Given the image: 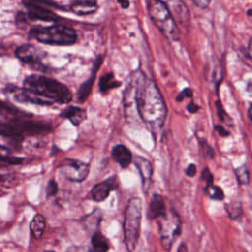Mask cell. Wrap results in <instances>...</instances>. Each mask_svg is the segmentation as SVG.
<instances>
[{"label":"cell","mask_w":252,"mask_h":252,"mask_svg":"<svg viewBox=\"0 0 252 252\" xmlns=\"http://www.w3.org/2000/svg\"><path fill=\"white\" fill-rule=\"evenodd\" d=\"M134 103L140 118L153 129L162 127L167 109L162 95L154 80L147 78L144 73L137 71L131 77L125 94L124 103Z\"/></svg>","instance_id":"cell-1"},{"label":"cell","mask_w":252,"mask_h":252,"mask_svg":"<svg viewBox=\"0 0 252 252\" xmlns=\"http://www.w3.org/2000/svg\"><path fill=\"white\" fill-rule=\"evenodd\" d=\"M24 89L29 94V102L50 105L56 103H68L72 99V94L62 83L41 75H31L24 81Z\"/></svg>","instance_id":"cell-2"},{"label":"cell","mask_w":252,"mask_h":252,"mask_svg":"<svg viewBox=\"0 0 252 252\" xmlns=\"http://www.w3.org/2000/svg\"><path fill=\"white\" fill-rule=\"evenodd\" d=\"M142 222V200L132 197L124 211L123 232L124 242L128 252H133L138 244Z\"/></svg>","instance_id":"cell-3"},{"label":"cell","mask_w":252,"mask_h":252,"mask_svg":"<svg viewBox=\"0 0 252 252\" xmlns=\"http://www.w3.org/2000/svg\"><path fill=\"white\" fill-rule=\"evenodd\" d=\"M30 35L45 44L54 45H70L77 40L76 32L63 25L36 27L30 32Z\"/></svg>","instance_id":"cell-4"},{"label":"cell","mask_w":252,"mask_h":252,"mask_svg":"<svg viewBox=\"0 0 252 252\" xmlns=\"http://www.w3.org/2000/svg\"><path fill=\"white\" fill-rule=\"evenodd\" d=\"M149 15L156 27L170 40L179 38V30L165 3L160 0H147Z\"/></svg>","instance_id":"cell-5"},{"label":"cell","mask_w":252,"mask_h":252,"mask_svg":"<svg viewBox=\"0 0 252 252\" xmlns=\"http://www.w3.org/2000/svg\"><path fill=\"white\" fill-rule=\"evenodd\" d=\"M158 220L159 226L160 244L164 250L169 251L174 241L181 233V220L173 209H171L169 212H166L164 217Z\"/></svg>","instance_id":"cell-6"},{"label":"cell","mask_w":252,"mask_h":252,"mask_svg":"<svg viewBox=\"0 0 252 252\" xmlns=\"http://www.w3.org/2000/svg\"><path fill=\"white\" fill-rule=\"evenodd\" d=\"M64 176L73 182L84 181L90 172V165L78 159L65 158L60 164Z\"/></svg>","instance_id":"cell-7"},{"label":"cell","mask_w":252,"mask_h":252,"mask_svg":"<svg viewBox=\"0 0 252 252\" xmlns=\"http://www.w3.org/2000/svg\"><path fill=\"white\" fill-rule=\"evenodd\" d=\"M15 55L24 63L32 66L33 68L36 69H40L41 71L45 70V66L42 64L41 60H42V55L43 52L42 50L36 48L33 45L31 44H24L19 46L16 51H15Z\"/></svg>","instance_id":"cell-8"},{"label":"cell","mask_w":252,"mask_h":252,"mask_svg":"<svg viewBox=\"0 0 252 252\" xmlns=\"http://www.w3.org/2000/svg\"><path fill=\"white\" fill-rule=\"evenodd\" d=\"M166 6L175 24L181 28L188 29L190 25V13L185 3L182 0H168Z\"/></svg>","instance_id":"cell-9"},{"label":"cell","mask_w":252,"mask_h":252,"mask_svg":"<svg viewBox=\"0 0 252 252\" xmlns=\"http://www.w3.org/2000/svg\"><path fill=\"white\" fill-rule=\"evenodd\" d=\"M119 186L118 177L116 175L110 176L107 179L95 184L92 189V197L95 202L104 201L108 195L116 190Z\"/></svg>","instance_id":"cell-10"},{"label":"cell","mask_w":252,"mask_h":252,"mask_svg":"<svg viewBox=\"0 0 252 252\" xmlns=\"http://www.w3.org/2000/svg\"><path fill=\"white\" fill-rule=\"evenodd\" d=\"M14 124L22 134H30V135H35V134H42L46 133L51 130V126L43 123V122H37V121H28V120H16Z\"/></svg>","instance_id":"cell-11"},{"label":"cell","mask_w":252,"mask_h":252,"mask_svg":"<svg viewBox=\"0 0 252 252\" xmlns=\"http://www.w3.org/2000/svg\"><path fill=\"white\" fill-rule=\"evenodd\" d=\"M134 162H135V165L137 166L140 176L142 178L143 188H144L145 192H147L152 183L153 165L147 158H145L143 157H136Z\"/></svg>","instance_id":"cell-12"},{"label":"cell","mask_w":252,"mask_h":252,"mask_svg":"<svg viewBox=\"0 0 252 252\" xmlns=\"http://www.w3.org/2000/svg\"><path fill=\"white\" fill-rule=\"evenodd\" d=\"M167 209L165 206L164 199L159 194H155L152 197V200L149 205L148 210V218L153 220H158L166 215Z\"/></svg>","instance_id":"cell-13"},{"label":"cell","mask_w":252,"mask_h":252,"mask_svg":"<svg viewBox=\"0 0 252 252\" xmlns=\"http://www.w3.org/2000/svg\"><path fill=\"white\" fill-rule=\"evenodd\" d=\"M28 9V17L32 20H40L45 22H54L58 21L59 17L53 13L49 8L39 7V6H29Z\"/></svg>","instance_id":"cell-14"},{"label":"cell","mask_w":252,"mask_h":252,"mask_svg":"<svg viewBox=\"0 0 252 252\" xmlns=\"http://www.w3.org/2000/svg\"><path fill=\"white\" fill-rule=\"evenodd\" d=\"M70 10L76 15L85 16L93 14L97 9L96 0H74L70 3Z\"/></svg>","instance_id":"cell-15"},{"label":"cell","mask_w":252,"mask_h":252,"mask_svg":"<svg viewBox=\"0 0 252 252\" xmlns=\"http://www.w3.org/2000/svg\"><path fill=\"white\" fill-rule=\"evenodd\" d=\"M102 59H101V56H98L94 62V69H93V72H92V76L80 87L79 91H78V99L79 101L81 102H84L90 95L91 92H92V88H93V85H94V78H95V73L97 71V69L99 68V65L101 63Z\"/></svg>","instance_id":"cell-16"},{"label":"cell","mask_w":252,"mask_h":252,"mask_svg":"<svg viewBox=\"0 0 252 252\" xmlns=\"http://www.w3.org/2000/svg\"><path fill=\"white\" fill-rule=\"evenodd\" d=\"M111 155L113 159L122 167V168H127L131 161H132V154L130 150L124 146V145H117L115 146L112 151Z\"/></svg>","instance_id":"cell-17"},{"label":"cell","mask_w":252,"mask_h":252,"mask_svg":"<svg viewBox=\"0 0 252 252\" xmlns=\"http://www.w3.org/2000/svg\"><path fill=\"white\" fill-rule=\"evenodd\" d=\"M45 226H46V222H45L44 217L40 214H36L32 218V221L30 223L31 233L33 236V238H35V239L41 238V236L45 230Z\"/></svg>","instance_id":"cell-18"},{"label":"cell","mask_w":252,"mask_h":252,"mask_svg":"<svg viewBox=\"0 0 252 252\" xmlns=\"http://www.w3.org/2000/svg\"><path fill=\"white\" fill-rule=\"evenodd\" d=\"M61 115L69 119L74 125H79L86 118V111L77 106H69L62 111Z\"/></svg>","instance_id":"cell-19"},{"label":"cell","mask_w":252,"mask_h":252,"mask_svg":"<svg viewBox=\"0 0 252 252\" xmlns=\"http://www.w3.org/2000/svg\"><path fill=\"white\" fill-rule=\"evenodd\" d=\"M0 136L12 139L14 141H19V142L23 140V134L12 123L0 122Z\"/></svg>","instance_id":"cell-20"},{"label":"cell","mask_w":252,"mask_h":252,"mask_svg":"<svg viewBox=\"0 0 252 252\" xmlns=\"http://www.w3.org/2000/svg\"><path fill=\"white\" fill-rule=\"evenodd\" d=\"M91 243L94 252H107L110 247L107 238L99 231L94 232Z\"/></svg>","instance_id":"cell-21"},{"label":"cell","mask_w":252,"mask_h":252,"mask_svg":"<svg viewBox=\"0 0 252 252\" xmlns=\"http://www.w3.org/2000/svg\"><path fill=\"white\" fill-rule=\"evenodd\" d=\"M121 85V83L117 80H115L114 75L112 73H107L105 75H103L100 79H99V90L101 93H105L108 92L111 89L117 88Z\"/></svg>","instance_id":"cell-22"},{"label":"cell","mask_w":252,"mask_h":252,"mask_svg":"<svg viewBox=\"0 0 252 252\" xmlns=\"http://www.w3.org/2000/svg\"><path fill=\"white\" fill-rule=\"evenodd\" d=\"M23 160H24L23 158L13 156L11 151L7 147L0 145V161L1 162H5L9 164H20L23 162Z\"/></svg>","instance_id":"cell-23"},{"label":"cell","mask_w":252,"mask_h":252,"mask_svg":"<svg viewBox=\"0 0 252 252\" xmlns=\"http://www.w3.org/2000/svg\"><path fill=\"white\" fill-rule=\"evenodd\" d=\"M204 193L212 200L217 201H222L224 199V192L222 189L215 184L211 185H205L204 187Z\"/></svg>","instance_id":"cell-24"},{"label":"cell","mask_w":252,"mask_h":252,"mask_svg":"<svg viewBox=\"0 0 252 252\" xmlns=\"http://www.w3.org/2000/svg\"><path fill=\"white\" fill-rule=\"evenodd\" d=\"M225 210L228 217L232 220H237L242 215V206L240 202L232 201L225 205Z\"/></svg>","instance_id":"cell-25"},{"label":"cell","mask_w":252,"mask_h":252,"mask_svg":"<svg viewBox=\"0 0 252 252\" xmlns=\"http://www.w3.org/2000/svg\"><path fill=\"white\" fill-rule=\"evenodd\" d=\"M234 173L236 176V179L238 181V184L240 185H246L249 183V170L246 164H242L234 169Z\"/></svg>","instance_id":"cell-26"},{"label":"cell","mask_w":252,"mask_h":252,"mask_svg":"<svg viewBox=\"0 0 252 252\" xmlns=\"http://www.w3.org/2000/svg\"><path fill=\"white\" fill-rule=\"evenodd\" d=\"M23 3L26 7L29 6H39V7H46V8H53V9H63V7L57 5L56 3L50 0H23Z\"/></svg>","instance_id":"cell-27"},{"label":"cell","mask_w":252,"mask_h":252,"mask_svg":"<svg viewBox=\"0 0 252 252\" xmlns=\"http://www.w3.org/2000/svg\"><path fill=\"white\" fill-rule=\"evenodd\" d=\"M215 104H216V109H217V115L220 118V120L222 121V122H225L227 125L231 126L232 125V119L230 118V116L226 113V111L222 107L221 102L219 99H217Z\"/></svg>","instance_id":"cell-28"},{"label":"cell","mask_w":252,"mask_h":252,"mask_svg":"<svg viewBox=\"0 0 252 252\" xmlns=\"http://www.w3.org/2000/svg\"><path fill=\"white\" fill-rule=\"evenodd\" d=\"M57 192H58V185H57L56 181H54L53 179H50L46 186V196L47 197L55 196L57 194Z\"/></svg>","instance_id":"cell-29"},{"label":"cell","mask_w":252,"mask_h":252,"mask_svg":"<svg viewBox=\"0 0 252 252\" xmlns=\"http://www.w3.org/2000/svg\"><path fill=\"white\" fill-rule=\"evenodd\" d=\"M201 179L205 181L206 185H211L214 184V175L212 174L211 170L208 167H205L201 173Z\"/></svg>","instance_id":"cell-30"},{"label":"cell","mask_w":252,"mask_h":252,"mask_svg":"<svg viewBox=\"0 0 252 252\" xmlns=\"http://www.w3.org/2000/svg\"><path fill=\"white\" fill-rule=\"evenodd\" d=\"M193 95V92L191 91L190 88H186V89H183L176 96V101H182L185 97H192Z\"/></svg>","instance_id":"cell-31"},{"label":"cell","mask_w":252,"mask_h":252,"mask_svg":"<svg viewBox=\"0 0 252 252\" xmlns=\"http://www.w3.org/2000/svg\"><path fill=\"white\" fill-rule=\"evenodd\" d=\"M202 145H203V151H204L205 155H206L208 158H213L215 157V151H214V149H213L210 145H208L205 141L202 142Z\"/></svg>","instance_id":"cell-32"},{"label":"cell","mask_w":252,"mask_h":252,"mask_svg":"<svg viewBox=\"0 0 252 252\" xmlns=\"http://www.w3.org/2000/svg\"><path fill=\"white\" fill-rule=\"evenodd\" d=\"M196 173H197V167H196V165H195L194 163H190V164L186 167V169H185V174H186L187 176H189V177L195 176Z\"/></svg>","instance_id":"cell-33"},{"label":"cell","mask_w":252,"mask_h":252,"mask_svg":"<svg viewBox=\"0 0 252 252\" xmlns=\"http://www.w3.org/2000/svg\"><path fill=\"white\" fill-rule=\"evenodd\" d=\"M214 128H215V131L218 132L219 135L221 136V137H226V136L229 135V132L224 130V128L222 126H220V125H216Z\"/></svg>","instance_id":"cell-34"},{"label":"cell","mask_w":252,"mask_h":252,"mask_svg":"<svg viewBox=\"0 0 252 252\" xmlns=\"http://www.w3.org/2000/svg\"><path fill=\"white\" fill-rule=\"evenodd\" d=\"M196 6L200 7V8H206L209 6L211 0H192Z\"/></svg>","instance_id":"cell-35"},{"label":"cell","mask_w":252,"mask_h":252,"mask_svg":"<svg viewBox=\"0 0 252 252\" xmlns=\"http://www.w3.org/2000/svg\"><path fill=\"white\" fill-rule=\"evenodd\" d=\"M199 109H200V106L197 105V104L194 103V102H190V103L187 105V110H188L190 113H195V112H197Z\"/></svg>","instance_id":"cell-36"},{"label":"cell","mask_w":252,"mask_h":252,"mask_svg":"<svg viewBox=\"0 0 252 252\" xmlns=\"http://www.w3.org/2000/svg\"><path fill=\"white\" fill-rule=\"evenodd\" d=\"M177 252H188V247L185 243H180L178 248H177Z\"/></svg>","instance_id":"cell-37"},{"label":"cell","mask_w":252,"mask_h":252,"mask_svg":"<svg viewBox=\"0 0 252 252\" xmlns=\"http://www.w3.org/2000/svg\"><path fill=\"white\" fill-rule=\"evenodd\" d=\"M117 2L120 4V6L124 9L129 7V0H117Z\"/></svg>","instance_id":"cell-38"},{"label":"cell","mask_w":252,"mask_h":252,"mask_svg":"<svg viewBox=\"0 0 252 252\" xmlns=\"http://www.w3.org/2000/svg\"><path fill=\"white\" fill-rule=\"evenodd\" d=\"M247 50H248V53H249V55L252 57V37L250 38V40H249V43H248V48H247Z\"/></svg>","instance_id":"cell-39"},{"label":"cell","mask_w":252,"mask_h":252,"mask_svg":"<svg viewBox=\"0 0 252 252\" xmlns=\"http://www.w3.org/2000/svg\"><path fill=\"white\" fill-rule=\"evenodd\" d=\"M247 113H248V117H249V119L252 121V103L250 104V106H249V108H248Z\"/></svg>","instance_id":"cell-40"},{"label":"cell","mask_w":252,"mask_h":252,"mask_svg":"<svg viewBox=\"0 0 252 252\" xmlns=\"http://www.w3.org/2000/svg\"><path fill=\"white\" fill-rule=\"evenodd\" d=\"M247 91H248L250 94H252V82L248 83V85H247Z\"/></svg>","instance_id":"cell-41"},{"label":"cell","mask_w":252,"mask_h":252,"mask_svg":"<svg viewBox=\"0 0 252 252\" xmlns=\"http://www.w3.org/2000/svg\"><path fill=\"white\" fill-rule=\"evenodd\" d=\"M247 15H249L250 17H252V9H250V10L247 11Z\"/></svg>","instance_id":"cell-42"},{"label":"cell","mask_w":252,"mask_h":252,"mask_svg":"<svg viewBox=\"0 0 252 252\" xmlns=\"http://www.w3.org/2000/svg\"><path fill=\"white\" fill-rule=\"evenodd\" d=\"M47 252H54V251H47Z\"/></svg>","instance_id":"cell-43"}]
</instances>
